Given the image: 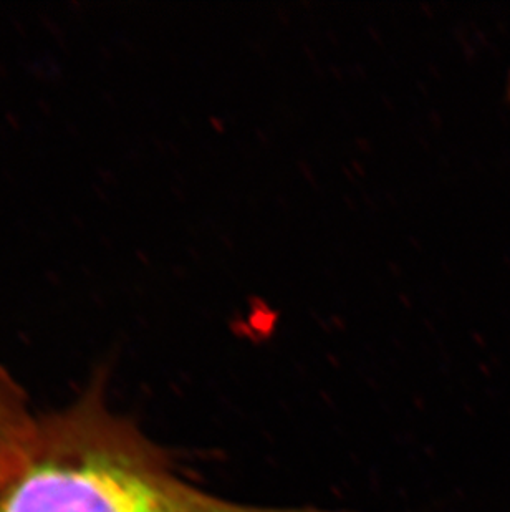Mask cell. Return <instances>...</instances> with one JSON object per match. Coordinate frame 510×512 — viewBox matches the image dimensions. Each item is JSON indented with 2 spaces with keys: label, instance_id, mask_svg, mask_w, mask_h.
Returning <instances> with one entry per match:
<instances>
[{
  "label": "cell",
  "instance_id": "obj_2",
  "mask_svg": "<svg viewBox=\"0 0 510 512\" xmlns=\"http://www.w3.org/2000/svg\"><path fill=\"white\" fill-rule=\"evenodd\" d=\"M35 420L20 388L0 370V464L19 450L34 428Z\"/></svg>",
  "mask_w": 510,
  "mask_h": 512
},
{
  "label": "cell",
  "instance_id": "obj_1",
  "mask_svg": "<svg viewBox=\"0 0 510 512\" xmlns=\"http://www.w3.org/2000/svg\"><path fill=\"white\" fill-rule=\"evenodd\" d=\"M0 512H348L234 503L189 483L98 388L45 418L0 464Z\"/></svg>",
  "mask_w": 510,
  "mask_h": 512
}]
</instances>
